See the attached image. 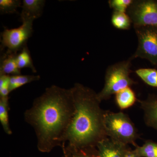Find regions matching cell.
Wrapping results in <instances>:
<instances>
[{"label": "cell", "mask_w": 157, "mask_h": 157, "mask_svg": "<svg viewBox=\"0 0 157 157\" xmlns=\"http://www.w3.org/2000/svg\"><path fill=\"white\" fill-rule=\"evenodd\" d=\"M75 112L71 88L52 86L34 101L26 110L25 118L35 129L39 151L48 153L56 147H63Z\"/></svg>", "instance_id": "6da1fadb"}, {"label": "cell", "mask_w": 157, "mask_h": 157, "mask_svg": "<svg viewBox=\"0 0 157 157\" xmlns=\"http://www.w3.org/2000/svg\"><path fill=\"white\" fill-rule=\"evenodd\" d=\"M75 107L73 119L66 134L64 146L96 147L107 136L104 127L105 110L94 90L76 83L71 88Z\"/></svg>", "instance_id": "7a4b0ae2"}, {"label": "cell", "mask_w": 157, "mask_h": 157, "mask_svg": "<svg viewBox=\"0 0 157 157\" xmlns=\"http://www.w3.org/2000/svg\"><path fill=\"white\" fill-rule=\"evenodd\" d=\"M104 127L107 137L126 145L136 146L139 135L135 124L128 116L122 112L105 110Z\"/></svg>", "instance_id": "3957f363"}, {"label": "cell", "mask_w": 157, "mask_h": 157, "mask_svg": "<svg viewBox=\"0 0 157 157\" xmlns=\"http://www.w3.org/2000/svg\"><path fill=\"white\" fill-rule=\"evenodd\" d=\"M131 61L130 59L111 65L107 68L104 87L98 94V99L101 102L108 100L113 95L136 83L130 77Z\"/></svg>", "instance_id": "277c9868"}, {"label": "cell", "mask_w": 157, "mask_h": 157, "mask_svg": "<svg viewBox=\"0 0 157 157\" xmlns=\"http://www.w3.org/2000/svg\"><path fill=\"white\" fill-rule=\"evenodd\" d=\"M138 39L137 50L130 59H146L157 66V28L151 26H135Z\"/></svg>", "instance_id": "5b68a950"}, {"label": "cell", "mask_w": 157, "mask_h": 157, "mask_svg": "<svg viewBox=\"0 0 157 157\" xmlns=\"http://www.w3.org/2000/svg\"><path fill=\"white\" fill-rule=\"evenodd\" d=\"M33 20L22 21L17 28L5 29L1 33V50L6 48V52L17 53L27 45L28 40L33 33Z\"/></svg>", "instance_id": "8992f818"}, {"label": "cell", "mask_w": 157, "mask_h": 157, "mask_svg": "<svg viewBox=\"0 0 157 157\" xmlns=\"http://www.w3.org/2000/svg\"><path fill=\"white\" fill-rule=\"evenodd\" d=\"M127 12L134 27L151 26L157 28V1H134Z\"/></svg>", "instance_id": "52a82bcc"}, {"label": "cell", "mask_w": 157, "mask_h": 157, "mask_svg": "<svg viewBox=\"0 0 157 157\" xmlns=\"http://www.w3.org/2000/svg\"><path fill=\"white\" fill-rule=\"evenodd\" d=\"M128 145L114 141L107 137L97 145L100 157H124Z\"/></svg>", "instance_id": "ba28073f"}, {"label": "cell", "mask_w": 157, "mask_h": 157, "mask_svg": "<svg viewBox=\"0 0 157 157\" xmlns=\"http://www.w3.org/2000/svg\"><path fill=\"white\" fill-rule=\"evenodd\" d=\"M45 3L43 0H23L21 5V21L37 19L41 17Z\"/></svg>", "instance_id": "9c48e42d"}, {"label": "cell", "mask_w": 157, "mask_h": 157, "mask_svg": "<svg viewBox=\"0 0 157 157\" xmlns=\"http://www.w3.org/2000/svg\"><path fill=\"white\" fill-rule=\"evenodd\" d=\"M137 101L144 112L145 123L157 130V100L149 98L145 101Z\"/></svg>", "instance_id": "30bf717a"}, {"label": "cell", "mask_w": 157, "mask_h": 157, "mask_svg": "<svg viewBox=\"0 0 157 157\" xmlns=\"http://www.w3.org/2000/svg\"><path fill=\"white\" fill-rule=\"evenodd\" d=\"M17 53L6 52L1 57L0 75H20L21 70L16 61Z\"/></svg>", "instance_id": "8fae6325"}, {"label": "cell", "mask_w": 157, "mask_h": 157, "mask_svg": "<svg viewBox=\"0 0 157 157\" xmlns=\"http://www.w3.org/2000/svg\"><path fill=\"white\" fill-rule=\"evenodd\" d=\"M62 149L63 154L61 157H100L96 147L77 148L65 145Z\"/></svg>", "instance_id": "7c38bea8"}, {"label": "cell", "mask_w": 157, "mask_h": 157, "mask_svg": "<svg viewBox=\"0 0 157 157\" xmlns=\"http://www.w3.org/2000/svg\"><path fill=\"white\" fill-rule=\"evenodd\" d=\"M115 95L116 102L121 109L132 107L137 101L135 93L130 87L122 90Z\"/></svg>", "instance_id": "4fadbf2b"}, {"label": "cell", "mask_w": 157, "mask_h": 157, "mask_svg": "<svg viewBox=\"0 0 157 157\" xmlns=\"http://www.w3.org/2000/svg\"><path fill=\"white\" fill-rule=\"evenodd\" d=\"M9 97H0V122L4 131L10 135L12 131L9 122Z\"/></svg>", "instance_id": "5bb4252c"}, {"label": "cell", "mask_w": 157, "mask_h": 157, "mask_svg": "<svg viewBox=\"0 0 157 157\" xmlns=\"http://www.w3.org/2000/svg\"><path fill=\"white\" fill-rule=\"evenodd\" d=\"M16 61L20 70L23 68H29L34 73H36L37 70L34 67L30 52L27 45L23 47L19 53H17Z\"/></svg>", "instance_id": "9a60e30c"}, {"label": "cell", "mask_w": 157, "mask_h": 157, "mask_svg": "<svg viewBox=\"0 0 157 157\" xmlns=\"http://www.w3.org/2000/svg\"><path fill=\"white\" fill-rule=\"evenodd\" d=\"M40 78L39 75H14L10 76V91H13L25 85L33 82L39 80Z\"/></svg>", "instance_id": "2e32d148"}, {"label": "cell", "mask_w": 157, "mask_h": 157, "mask_svg": "<svg viewBox=\"0 0 157 157\" xmlns=\"http://www.w3.org/2000/svg\"><path fill=\"white\" fill-rule=\"evenodd\" d=\"M111 23L116 28L120 30H128L130 29L132 20L126 13L113 11L111 17Z\"/></svg>", "instance_id": "e0dca14e"}, {"label": "cell", "mask_w": 157, "mask_h": 157, "mask_svg": "<svg viewBox=\"0 0 157 157\" xmlns=\"http://www.w3.org/2000/svg\"><path fill=\"white\" fill-rule=\"evenodd\" d=\"M136 74L145 83L157 87V70L151 68H141L135 71Z\"/></svg>", "instance_id": "ac0fdd59"}, {"label": "cell", "mask_w": 157, "mask_h": 157, "mask_svg": "<svg viewBox=\"0 0 157 157\" xmlns=\"http://www.w3.org/2000/svg\"><path fill=\"white\" fill-rule=\"evenodd\" d=\"M135 150L140 157H157V144L147 140L142 146H135Z\"/></svg>", "instance_id": "d6986e66"}, {"label": "cell", "mask_w": 157, "mask_h": 157, "mask_svg": "<svg viewBox=\"0 0 157 157\" xmlns=\"http://www.w3.org/2000/svg\"><path fill=\"white\" fill-rule=\"evenodd\" d=\"M21 5L19 0H1L0 11L2 14H13L17 12V8Z\"/></svg>", "instance_id": "ffe728a7"}, {"label": "cell", "mask_w": 157, "mask_h": 157, "mask_svg": "<svg viewBox=\"0 0 157 157\" xmlns=\"http://www.w3.org/2000/svg\"><path fill=\"white\" fill-rule=\"evenodd\" d=\"M133 2V0H109L108 4L114 11L126 13Z\"/></svg>", "instance_id": "44dd1931"}, {"label": "cell", "mask_w": 157, "mask_h": 157, "mask_svg": "<svg viewBox=\"0 0 157 157\" xmlns=\"http://www.w3.org/2000/svg\"><path fill=\"white\" fill-rule=\"evenodd\" d=\"M10 76L0 75V97H9L10 93Z\"/></svg>", "instance_id": "7402d4cb"}, {"label": "cell", "mask_w": 157, "mask_h": 157, "mask_svg": "<svg viewBox=\"0 0 157 157\" xmlns=\"http://www.w3.org/2000/svg\"><path fill=\"white\" fill-rule=\"evenodd\" d=\"M124 157H140L137 153L135 149L132 150L130 147H128L126 151Z\"/></svg>", "instance_id": "603a6c76"}]
</instances>
